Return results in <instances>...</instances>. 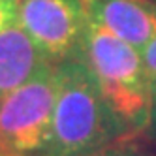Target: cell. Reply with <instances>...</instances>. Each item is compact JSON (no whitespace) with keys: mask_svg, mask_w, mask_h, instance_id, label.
<instances>
[{"mask_svg":"<svg viewBox=\"0 0 156 156\" xmlns=\"http://www.w3.org/2000/svg\"><path fill=\"white\" fill-rule=\"evenodd\" d=\"M88 66L66 60L58 66V90L51 120V149L58 156L87 152L104 143L109 132L107 111Z\"/></svg>","mask_w":156,"mask_h":156,"instance_id":"obj_2","label":"cell"},{"mask_svg":"<svg viewBox=\"0 0 156 156\" xmlns=\"http://www.w3.org/2000/svg\"><path fill=\"white\" fill-rule=\"evenodd\" d=\"M47 58L19 23L0 30V98L28 83L49 64Z\"/></svg>","mask_w":156,"mask_h":156,"instance_id":"obj_6","label":"cell"},{"mask_svg":"<svg viewBox=\"0 0 156 156\" xmlns=\"http://www.w3.org/2000/svg\"><path fill=\"white\" fill-rule=\"evenodd\" d=\"M58 90V66L47 64L28 83L0 98V151L30 152L45 145Z\"/></svg>","mask_w":156,"mask_h":156,"instance_id":"obj_3","label":"cell"},{"mask_svg":"<svg viewBox=\"0 0 156 156\" xmlns=\"http://www.w3.org/2000/svg\"><path fill=\"white\" fill-rule=\"evenodd\" d=\"M152 94H154V98H156V81L152 83Z\"/></svg>","mask_w":156,"mask_h":156,"instance_id":"obj_10","label":"cell"},{"mask_svg":"<svg viewBox=\"0 0 156 156\" xmlns=\"http://www.w3.org/2000/svg\"><path fill=\"white\" fill-rule=\"evenodd\" d=\"M85 0H17V23L49 58H64L83 40Z\"/></svg>","mask_w":156,"mask_h":156,"instance_id":"obj_4","label":"cell"},{"mask_svg":"<svg viewBox=\"0 0 156 156\" xmlns=\"http://www.w3.org/2000/svg\"><path fill=\"white\" fill-rule=\"evenodd\" d=\"M81 41L88 70L109 111L130 124L145 122L151 111L152 83L145 73L137 49L96 23L92 17L87 19Z\"/></svg>","mask_w":156,"mask_h":156,"instance_id":"obj_1","label":"cell"},{"mask_svg":"<svg viewBox=\"0 0 156 156\" xmlns=\"http://www.w3.org/2000/svg\"><path fill=\"white\" fill-rule=\"evenodd\" d=\"M88 17L136 49L156 36V2L152 0H85Z\"/></svg>","mask_w":156,"mask_h":156,"instance_id":"obj_5","label":"cell"},{"mask_svg":"<svg viewBox=\"0 0 156 156\" xmlns=\"http://www.w3.org/2000/svg\"><path fill=\"white\" fill-rule=\"evenodd\" d=\"M141 58H143L145 73H147L149 81L154 83L156 81V36L141 49Z\"/></svg>","mask_w":156,"mask_h":156,"instance_id":"obj_7","label":"cell"},{"mask_svg":"<svg viewBox=\"0 0 156 156\" xmlns=\"http://www.w3.org/2000/svg\"><path fill=\"white\" fill-rule=\"evenodd\" d=\"M0 156H21L17 152H6V151H0Z\"/></svg>","mask_w":156,"mask_h":156,"instance_id":"obj_9","label":"cell"},{"mask_svg":"<svg viewBox=\"0 0 156 156\" xmlns=\"http://www.w3.org/2000/svg\"><path fill=\"white\" fill-rule=\"evenodd\" d=\"M17 23V0H0V30Z\"/></svg>","mask_w":156,"mask_h":156,"instance_id":"obj_8","label":"cell"}]
</instances>
